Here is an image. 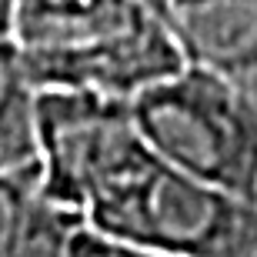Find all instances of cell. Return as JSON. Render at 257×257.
<instances>
[{
  "instance_id": "5b68a950",
  "label": "cell",
  "mask_w": 257,
  "mask_h": 257,
  "mask_svg": "<svg viewBox=\"0 0 257 257\" xmlns=\"http://www.w3.org/2000/svg\"><path fill=\"white\" fill-rule=\"evenodd\" d=\"M84 227V220L70 210L40 197L30 204V214L20 227V237L10 257H74V237Z\"/></svg>"
},
{
  "instance_id": "52a82bcc",
  "label": "cell",
  "mask_w": 257,
  "mask_h": 257,
  "mask_svg": "<svg viewBox=\"0 0 257 257\" xmlns=\"http://www.w3.org/2000/svg\"><path fill=\"white\" fill-rule=\"evenodd\" d=\"M74 257H161V254H147V250L137 247H124V244H114V240H104L90 234L87 227L77 230L74 237Z\"/></svg>"
},
{
  "instance_id": "277c9868",
  "label": "cell",
  "mask_w": 257,
  "mask_h": 257,
  "mask_svg": "<svg viewBox=\"0 0 257 257\" xmlns=\"http://www.w3.org/2000/svg\"><path fill=\"white\" fill-rule=\"evenodd\" d=\"M34 107L37 90L20 64L17 47L0 40V177L37 164Z\"/></svg>"
},
{
  "instance_id": "3957f363",
  "label": "cell",
  "mask_w": 257,
  "mask_h": 257,
  "mask_svg": "<svg viewBox=\"0 0 257 257\" xmlns=\"http://www.w3.org/2000/svg\"><path fill=\"white\" fill-rule=\"evenodd\" d=\"M134 127L154 157L197 184L257 207V90L184 67L131 100Z\"/></svg>"
},
{
  "instance_id": "6da1fadb",
  "label": "cell",
  "mask_w": 257,
  "mask_h": 257,
  "mask_svg": "<svg viewBox=\"0 0 257 257\" xmlns=\"http://www.w3.org/2000/svg\"><path fill=\"white\" fill-rule=\"evenodd\" d=\"M40 194L124 247L161 257H257V207L154 157L131 104L100 100L67 114L44 147Z\"/></svg>"
},
{
  "instance_id": "8992f818",
  "label": "cell",
  "mask_w": 257,
  "mask_h": 257,
  "mask_svg": "<svg viewBox=\"0 0 257 257\" xmlns=\"http://www.w3.org/2000/svg\"><path fill=\"white\" fill-rule=\"evenodd\" d=\"M37 191H40L37 164L0 177V257H10V250L20 237V227L30 214V204L37 200Z\"/></svg>"
},
{
  "instance_id": "7a4b0ae2",
  "label": "cell",
  "mask_w": 257,
  "mask_h": 257,
  "mask_svg": "<svg viewBox=\"0 0 257 257\" xmlns=\"http://www.w3.org/2000/svg\"><path fill=\"white\" fill-rule=\"evenodd\" d=\"M10 44L34 90H74L131 104L181 74L184 54L154 4H14Z\"/></svg>"
},
{
  "instance_id": "ba28073f",
  "label": "cell",
  "mask_w": 257,
  "mask_h": 257,
  "mask_svg": "<svg viewBox=\"0 0 257 257\" xmlns=\"http://www.w3.org/2000/svg\"><path fill=\"white\" fill-rule=\"evenodd\" d=\"M10 20H14V4L0 0V40H10Z\"/></svg>"
}]
</instances>
